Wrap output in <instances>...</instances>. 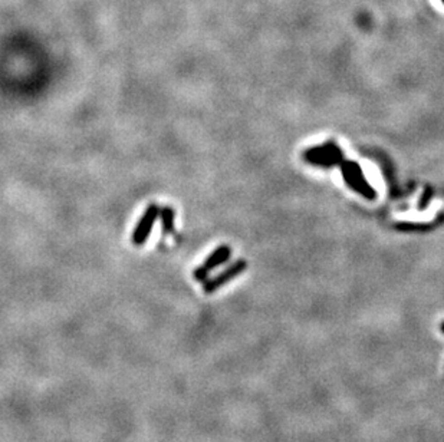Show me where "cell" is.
<instances>
[{
    "label": "cell",
    "mask_w": 444,
    "mask_h": 442,
    "mask_svg": "<svg viewBox=\"0 0 444 442\" xmlns=\"http://www.w3.org/2000/svg\"><path fill=\"white\" fill-rule=\"evenodd\" d=\"M160 217L161 226H163V233H164V234H171L174 231V218H175L174 208L170 207V206L160 207Z\"/></svg>",
    "instance_id": "cell-6"
},
{
    "label": "cell",
    "mask_w": 444,
    "mask_h": 442,
    "mask_svg": "<svg viewBox=\"0 0 444 442\" xmlns=\"http://www.w3.org/2000/svg\"><path fill=\"white\" fill-rule=\"evenodd\" d=\"M302 158L311 165L332 168V167L340 165L345 157H344L342 150L333 141H326L324 145L312 146V148L305 150L302 154Z\"/></svg>",
    "instance_id": "cell-2"
},
{
    "label": "cell",
    "mask_w": 444,
    "mask_h": 442,
    "mask_svg": "<svg viewBox=\"0 0 444 442\" xmlns=\"http://www.w3.org/2000/svg\"><path fill=\"white\" fill-rule=\"evenodd\" d=\"M440 329H441V332L444 333V322H441V326H440Z\"/></svg>",
    "instance_id": "cell-8"
},
{
    "label": "cell",
    "mask_w": 444,
    "mask_h": 442,
    "mask_svg": "<svg viewBox=\"0 0 444 442\" xmlns=\"http://www.w3.org/2000/svg\"><path fill=\"white\" fill-rule=\"evenodd\" d=\"M158 215H160V206L150 204V206L146 208L144 214L141 215L138 224L135 226L134 231H132L131 242L134 246L139 247V246L146 244L148 237L151 235L154 224H155V221L158 218Z\"/></svg>",
    "instance_id": "cell-3"
},
{
    "label": "cell",
    "mask_w": 444,
    "mask_h": 442,
    "mask_svg": "<svg viewBox=\"0 0 444 442\" xmlns=\"http://www.w3.org/2000/svg\"><path fill=\"white\" fill-rule=\"evenodd\" d=\"M433 195H434V190H433V187L431 186L424 187L423 193H421L420 198H418V202H417V210H418V211H424L425 208L429 207V204H430Z\"/></svg>",
    "instance_id": "cell-7"
},
{
    "label": "cell",
    "mask_w": 444,
    "mask_h": 442,
    "mask_svg": "<svg viewBox=\"0 0 444 442\" xmlns=\"http://www.w3.org/2000/svg\"><path fill=\"white\" fill-rule=\"evenodd\" d=\"M230 256H232V249L229 246L223 244V246H219L217 249L213 250V253L206 259V262L193 271V277H194L196 282H203L204 283L208 279V273L211 270L217 269L219 266H222L223 263L229 262Z\"/></svg>",
    "instance_id": "cell-5"
},
{
    "label": "cell",
    "mask_w": 444,
    "mask_h": 442,
    "mask_svg": "<svg viewBox=\"0 0 444 442\" xmlns=\"http://www.w3.org/2000/svg\"><path fill=\"white\" fill-rule=\"evenodd\" d=\"M338 167H340L341 174H342V178L345 181V184L351 190H354L355 193H358L364 198H367L369 201H374L377 198V191L369 186V182H368L365 175H364L361 165L357 161L344 159Z\"/></svg>",
    "instance_id": "cell-1"
},
{
    "label": "cell",
    "mask_w": 444,
    "mask_h": 442,
    "mask_svg": "<svg viewBox=\"0 0 444 442\" xmlns=\"http://www.w3.org/2000/svg\"><path fill=\"white\" fill-rule=\"evenodd\" d=\"M247 269V263L246 260H237L233 264H230L227 269H224L222 273H219L216 277H211V279H207L204 284H203V291L206 294H211L217 291L220 287H223L224 284L230 283L233 279H236L237 276H240L244 270Z\"/></svg>",
    "instance_id": "cell-4"
}]
</instances>
